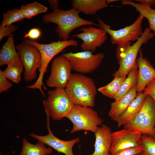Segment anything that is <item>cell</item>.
<instances>
[{"label": "cell", "instance_id": "obj_1", "mask_svg": "<svg viewBox=\"0 0 155 155\" xmlns=\"http://www.w3.org/2000/svg\"><path fill=\"white\" fill-rule=\"evenodd\" d=\"M65 90L74 105L90 107L94 106L97 91L92 78L80 73H71Z\"/></svg>", "mask_w": 155, "mask_h": 155}, {"label": "cell", "instance_id": "obj_2", "mask_svg": "<svg viewBox=\"0 0 155 155\" xmlns=\"http://www.w3.org/2000/svg\"><path fill=\"white\" fill-rule=\"evenodd\" d=\"M80 12L72 8L63 10L59 9L44 15L42 20L45 23H52L57 24L55 31L62 40H67L70 33L74 29L84 26H98L92 21L85 20L79 16Z\"/></svg>", "mask_w": 155, "mask_h": 155}, {"label": "cell", "instance_id": "obj_3", "mask_svg": "<svg viewBox=\"0 0 155 155\" xmlns=\"http://www.w3.org/2000/svg\"><path fill=\"white\" fill-rule=\"evenodd\" d=\"M25 42L36 47L39 51L42 56V65L38 69L39 75L38 79L33 84L27 86L31 89H38L43 95H45L42 89L43 79L44 74L46 72L48 65L52 59L59 53L64 51V49L69 46H77V40L71 39L67 40L53 42L49 44H42L32 40H26Z\"/></svg>", "mask_w": 155, "mask_h": 155}, {"label": "cell", "instance_id": "obj_4", "mask_svg": "<svg viewBox=\"0 0 155 155\" xmlns=\"http://www.w3.org/2000/svg\"><path fill=\"white\" fill-rule=\"evenodd\" d=\"M66 117L73 124V127L70 131L72 134L81 130L95 133L103 122L97 112L91 107L76 105H74Z\"/></svg>", "mask_w": 155, "mask_h": 155}, {"label": "cell", "instance_id": "obj_5", "mask_svg": "<svg viewBox=\"0 0 155 155\" xmlns=\"http://www.w3.org/2000/svg\"><path fill=\"white\" fill-rule=\"evenodd\" d=\"M155 103L150 96L147 95L139 112L123 128L155 137Z\"/></svg>", "mask_w": 155, "mask_h": 155}, {"label": "cell", "instance_id": "obj_6", "mask_svg": "<svg viewBox=\"0 0 155 155\" xmlns=\"http://www.w3.org/2000/svg\"><path fill=\"white\" fill-rule=\"evenodd\" d=\"M48 97L43 101L45 111L54 120L59 121L70 113L74 104L64 88H56L48 91Z\"/></svg>", "mask_w": 155, "mask_h": 155}, {"label": "cell", "instance_id": "obj_7", "mask_svg": "<svg viewBox=\"0 0 155 155\" xmlns=\"http://www.w3.org/2000/svg\"><path fill=\"white\" fill-rule=\"evenodd\" d=\"M143 18L139 15L131 25L117 30L112 29L101 19L98 18V20L100 28L110 36L111 44L122 47L132 42L136 41L142 35L143 32L142 25Z\"/></svg>", "mask_w": 155, "mask_h": 155}, {"label": "cell", "instance_id": "obj_8", "mask_svg": "<svg viewBox=\"0 0 155 155\" xmlns=\"http://www.w3.org/2000/svg\"><path fill=\"white\" fill-rule=\"evenodd\" d=\"M150 30L149 27L146 28L142 35L133 44L129 45L123 53L116 57L119 67L118 70L113 74V76H126L137 65V57L141 46L155 35Z\"/></svg>", "mask_w": 155, "mask_h": 155}, {"label": "cell", "instance_id": "obj_9", "mask_svg": "<svg viewBox=\"0 0 155 155\" xmlns=\"http://www.w3.org/2000/svg\"><path fill=\"white\" fill-rule=\"evenodd\" d=\"M62 55L68 60L72 69L78 73L82 74L94 71L104 58L102 53L94 55L89 51L69 52L63 54Z\"/></svg>", "mask_w": 155, "mask_h": 155}, {"label": "cell", "instance_id": "obj_10", "mask_svg": "<svg viewBox=\"0 0 155 155\" xmlns=\"http://www.w3.org/2000/svg\"><path fill=\"white\" fill-rule=\"evenodd\" d=\"M16 48L25 69L24 78L26 82L35 79L36 71L42 65V56L38 49L34 46L23 42Z\"/></svg>", "mask_w": 155, "mask_h": 155}, {"label": "cell", "instance_id": "obj_11", "mask_svg": "<svg viewBox=\"0 0 155 155\" xmlns=\"http://www.w3.org/2000/svg\"><path fill=\"white\" fill-rule=\"evenodd\" d=\"M71 67L68 60L62 56L54 58L52 61L51 73L46 81L49 87L65 88L71 74Z\"/></svg>", "mask_w": 155, "mask_h": 155}, {"label": "cell", "instance_id": "obj_12", "mask_svg": "<svg viewBox=\"0 0 155 155\" xmlns=\"http://www.w3.org/2000/svg\"><path fill=\"white\" fill-rule=\"evenodd\" d=\"M142 135L138 131L125 128L112 133L111 154H116L130 148L141 146Z\"/></svg>", "mask_w": 155, "mask_h": 155}, {"label": "cell", "instance_id": "obj_13", "mask_svg": "<svg viewBox=\"0 0 155 155\" xmlns=\"http://www.w3.org/2000/svg\"><path fill=\"white\" fill-rule=\"evenodd\" d=\"M79 30L82 32L72 35V36L82 40L80 46L84 51L95 52L96 49L101 46L107 39L106 33L100 28H96L88 26L87 27L82 26Z\"/></svg>", "mask_w": 155, "mask_h": 155}, {"label": "cell", "instance_id": "obj_14", "mask_svg": "<svg viewBox=\"0 0 155 155\" xmlns=\"http://www.w3.org/2000/svg\"><path fill=\"white\" fill-rule=\"evenodd\" d=\"M47 116V127L49 132L48 135L41 136L31 133L30 135L45 145L54 149L57 152L65 155H74L73 152V148L76 143L80 142L81 140L79 137L68 141L60 139L56 137L52 133L49 124L50 116L48 113L45 111Z\"/></svg>", "mask_w": 155, "mask_h": 155}, {"label": "cell", "instance_id": "obj_15", "mask_svg": "<svg viewBox=\"0 0 155 155\" xmlns=\"http://www.w3.org/2000/svg\"><path fill=\"white\" fill-rule=\"evenodd\" d=\"M137 59L139 73L137 85V93L142 92L148 84L155 78V69L147 59L143 56L141 49Z\"/></svg>", "mask_w": 155, "mask_h": 155}, {"label": "cell", "instance_id": "obj_16", "mask_svg": "<svg viewBox=\"0 0 155 155\" xmlns=\"http://www.w3.org/2000/svg\"><path fill=\"white\" fill-rule=\"evenodd\" d=\"M94 134V151L92 154L89 155H110L112 140V133L110 128L103 125L98 127Z\"/></svg>", "mask_w": 155, "mask_h": 155}, {"label": "cell", "instance_id": "obj_17", "mask_svg": "<svg viewBox=\"0 0 155 155\" xmlns=\"http://www.w3.org/2000/svg\"><path fill=\"white\" fill-rule=\"evenodd\" d=\"M4 65L24 67L19 55L16 50L14 36H9L3 46L0 52V65Z\"/></svg>", "mask_w": 155, "mask_h": 155}, {"label": "cell", "instance_id": "obj_18", "mask_svg": "<svg viewBox=\"0 0 155 155\" xmlns=\"http://www.w3.org/2000/svg\"><path fill=\"white\" fill-rule=\"evenodd\" d=\"M146 95L143 92L137 93L125 112L118 118L117 127H120L129 123L140 110Z\"/></svg>", "mask_w": 155, "mask_h": 155}, {"label": "cell", "instance_id": "obj_19", "mask_svg": "<svg viewBox=\"0 0 155 155\" xmlns=\"http://www.w3.org/2000/svg\"><path fill=\"white\" fill-rule=\"evenodd\" d=\"M137 85L120 100L111 103L108 113L110 117L117 122L119 117L125 111L128 106L137 96Z\"/></svg>", "mask_w": 155, "mask_h": 155}, {"label": "cell", "instance_id": "obj_20", "mask_svg": "<svg viewBox=\"0 0 155 155\" xmlns=\"http://www.w3.org/2000/svg\"><path fill=\"white\" fill-rule=\"evenodd\" d=\"M73 8L86 15H94L97 12L107 7L106 0H71Z\"/></svg>", "mask_w": 155, "mask_h": 155}, {"label": "cell", "instance_id": "obj_21", "mask_svg": "<svg viewBox=\"0 0 155 155\" xmlns=\"http://www.w3.org/2000/svg\"><path fill=\"white\" fill-rule=\"evenodd\" d=\"M53 152L52 148H47L44 143L38 141L36 144L29 142L25 138L22 139V148L19 155H47Z\"/></svg>", "mask_w": 155, "mask_h": 155}, {"label": "cell", "instance_id": "obj_22", "mask_svg": "<svg viewBox=\"0 0 155 155\" xmlns=\"http://www.w3.org/2000/svg\"><path fill=\"white\" fill-rule=\"evenodd\" d=\"M123 5H129L134 7L139 13L140 15L143 18H146L148 21L149 28L154 31L155 34V10L147 6L143 5L140 3H135L131 1H122Z\"/></svg>", "mask_w": 155, "mask_h": 155}, {"label": "cell", "instance_id": "obj_23", "mask_svg": "<svg viewBox=\"0 0 155 155\" xmlns=\"http://www.w3.org/2000/svg\"><path fill=\"white\" fill-rule=\"evenodd\" d=\"M138 64L129 73L128 75L122 83L118 93L115 96V101L121 99L137 85L138 82L139 69Z\"/></svg>", "mask_w": 155, "mask_h": 155}, {"label": "cell", "instance_id": "obj_24", "mask_svg": "<svg viewBox=\"0 0 155 155\" xmlns=\"http://www.w3.org/2000/svg\"><path fill=\"white\" fill-rule=\"evenodd\" d=\"M113 80L107 85L98 89V90L103 95L114 99L119 92L121 85L126 77H121L117 75L114 76Z\"/></svg>", "mask_w": 155, "mask_h": 155}, {"label": "cell", "instance_id": "obj_25", "mask_svg": "<svg viewBox=\"0 0 155 155\" xmlns=\"http://www.w3.org/2000/svg\"><path fill=\"white\" fill-rule=\"evenodd\" d=\"M24 18L30 19L40 13L46 12L48 8L37 2L21 6L20 9Z\"/></svg>", "mask_w": 155, "mask_h": 155}, {"label": "cell", "instance_id": "obj_26", "mask_svg": "<svg viewBox=\"0 0 155 155\" xmlns=\"http://www.w3.org/2000/svg\"><path fill=\"white\" fill-rule=\"evenodd\" d=\"M0 27L12 24L13 23L22 21L25 18L20 9L9 10L3 15Z\"/></svg>", "mask_w": 155, "mask_h": 155}, {"label": "cell", "instance_id": "obj_27", "mask_svg": "<svg viewBox=\"0 0 155 155\" xmlns=\"http://www.w3.org/2000/svg\"><path fill=\"white\" fill-rule=\"evenodd\" d=\"M141 143L143 155H155V137L147 135H142Z\"/></svg>", "mask_w": 155, "mask_h": 155}, {"label": "cell", "instance_id": "obj_28", "mask_svg": "<svg viewBox=\"0 0 155 155\" xmlns=\"http://www.w3.org/2000/svg\"><path fill=\"white\" fill-rule=\"evenodd\" d=\"M23 71V67L8 65L3 72L7 79L18 84L21 80V76Z\"/></svg>", "mask_w": 155, "mask_h": 155}, {"label": "cell", "instance_id": "obj_29", "mask_svg": "<svg viewBox=\"0 0 155 155\" xmlns=\"http://www.w3.org/2000/svg\"><path fill=\"white\" fill-rule=\"evenodd\" d=\"M18 28L17 26L13 24L0 27V40L5 36H9Z\"/></svg>", "mask_w": 155, "mask_h": 155}, {"label": "cell", "instance_id": "obj_30", "mask_svg": "<svg viewBox=\"0 0 155 155\" xmlns=\"http://www.w3.org/2000/svg\"><path fill=\"white\" fill-rule=\"evenodd\" d=\"M12 86L4 75L3 71L0 69V92L7 91Z\"/></svg>", "mask_w": 155, "mask_h": 155}, {"label": "cell", "instance_id": "obj_31", "mask_svg": "<svg viewBox=\"0 0 155 155\" xmlns=\"http://www.w3.org/2000/svg\"><path fill=\"white\" fill-rule=\"evenodd\" d=\"M143 91L146 96H150L155 103V78L148 84Z\"/></svg>", "mask_w": 155, "mask_h": 155}, {"label": "cell", "instance_id": "obj_32", "mask_svg": "<svg viewBox=\"0 0 155 155\" xmlns=\"http://www.w3.org/2000/svg\"><path fill=\"white\" fill-rule=\"evenodd\" d=\"M142 150V148L141 146L126 149L116 154L110 155H135L141 152Z\"/></svg>", "mask_w": 155, "mask_h": 155}, {"label": "cell", "instance_id": "obj_33", "mask_svg": "<svg viewBox=\"0 0 155 155\" xmlns=\"http://www.w3.org/2000/svg\"><path fill=\"white\" fill-rule=\"evenodd\" d=\"M41 34L40 30L38 28H33L30 29L28 32L26 33L24 36L25 38L28 37L32 40L38 38Z\"/></svg>", "mask_w": 155, "mask_h": 155}, {"label": "cell", "instance_id": "obj_34", "mask_svg": "<svg viewBox=\"0 0 155 155\" xmlns=\"http://www.w3.org/2000/svg\"><path fill=\"white\" fill-rule=\"evenodd\" d=\"M140 2V3L143 5L150 7L155 5V0H136Z\"/></svg>", "mask_w": 155, "mask_h": 155}, {"label": "cell", "instance_id": "obj_35", "mask_svg": "<svg viewBox=\"0 0 155 155\" xmlns=\"http://www.w3.org/2000/svg\"><path fill=\"white\" fill-rule=\"evenodd\" d=\"M51 8L53 11L59 9V1L57 0H47Z\"/></svg>", "mask_w": 155, "mask_h": 155}, {"label": "cell", "instance_id": "obj_36", "mask_svg": "<svg viewBox=\"0 0 155 155\" xmlns=\"http://www.w3.org/2000/svg\"><path fill=\"white\" fill-rule=\"evenodd\" d=\"M108 4H110L112 2L119 1L117 0H106Z\"/></svg>", "mask_w": 155, "mask_h": 155}, {"label": "cell", "instance_id": "obj_37", "mask_svg": "<svg viewBox=\"0 0 155 155\" xmlns=\"http://www.w3.org/2000/svg\"><path fill=\"white\" fill-rule=\"evenodd\" d=\"M135 155H143L142 152H140L136 154Z\"/></svg>", "mask_w": 155, "mask_h": 155}, {"label": "cell", "instance_id": "obj_38", "mask_svg": "<svg viewBox=\"0 0 155 155\" xmlns=\"http://www.w3.org/2000/svg\"></svg>", "mask_w": 155, "mask_h": 155}]
</instances>
